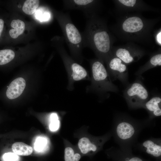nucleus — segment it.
<instances>
[{
  "label": "nucleus",
  "instance_id": "f257e3e1",
  "mask_svg": "<svg viewBox=\"0 0 161 161\" xmlns=\"http://www.w3.org/2000/svg\"><path fill=\"white\" fill-rule=\"evenodd\" d=\"M87 18L85 29L82 34L84 47L90 48L98 59L106 64L113 56L114 38L106 22L97 14Z\"/></svg>",
  "mask_w": 161,
  "mask_h": 161
},
{
  "label": "nucleus",
  "instance_id": "f03ea898",
  "mask_svg": "<svg viewBox=\"0 0 161 161\" xmlns=\"http://www.w3.org/2000/svg\"><path fill=\"white\" fill-rule=\"evenodd\" d=\"M155 20L144 18L137 13L123 14L112 27L114 32L122 40L130 42H148Z\"/></svg>",
  "mask_w": 161,
  "mask_h": 161
},
{
  "label": "nucleus",
  "instance_id": "7ed1b4c3",
  "mask_svg": "<svg viewBox=\"0 0 161 161\" xmlns=\"http://www.w3.org/2000/svg\"><path fill=\"white\" fill-rule=\"evenodd\" d=\"M59 21L66 42L70 51L71 57L79 64L83 61L82 52L84 47L82 34L72 22L68 14L61 13Z\"/></svg>",
  "mask_w": 161,
  "mask_h": 161
},
{
  "label": "nucleus",
  "instance_id": "20e7f679",
  "mask_svg": "<svg viewBox=\"0 0 161 161\" xmlns=\"http://www.w3.org/2000/svg\"><path fill=\"white\" fill-rule=\"evenodd\" d=\"M90 64L92 72L91 83L87 87L86 90L99 94L109 92H117V88L112 83L104 63L97 59L92 60Z\"/></svg>",
  "mask_w": 161,
  "mask_h": 161
},
{
  "label": "nucleus",
  "instance_id": "39448f33",
  "mask_svg": "<svg viewBox=\"0 0 161 161\" xmlns=\"http://www.w3.org/2000/svg\"><path fill=\"white\" fill-rule=\"evenodd\" d=\"M60 52L63 63L67 73L68 83L67 89L69 91L74 89V84L77 81L90 80L87 70L75 60L67 53L64 44H61Z\"/></svg>",
  "mask_w": 161,
  "mask_h": 161
},
{
  "label": "nucleus",
  "instance_id": "423d86ee",
  "mask_svg": "<svg viewBox=\"0 0 161 161\" xmlns=\"http://www.w3.org/2000/svg\"><path fill=\"white\" fill-rule=\"evenodd\" d=\"M124 97L131 107L144 106L149 98V94L141 83L136 81L129 85L125 90Z\"/></svg>",
  "mask_w": 161,
  "mask_h": 161
},
{
  "label": "nucleus",
  "instance_id": "0eeeda50",
  "mask_svg": "<svg viewBox=\"0 0 161 161\" xmlns=\"http://www.w3.org/2000/svg\"><path fill=\"white\" fill-rule=\"evenodd\" d=\"M134 44L130 43L115 48L113 47V56L120 58L126 64L138 61L145 54V52Z\"/></svg>",
  "mask_w": 161,
  "mask_h": 161
},
{
  "label": "nucleus",
  "instance_id": "6e6552de",
  "mask_svg": "<svg viewBox=\"0 0 161 161\" xmlns=\"http://www.w3.org/2000/svg\"><path fill=\"white\" fill-rule=\"evenodd\" d=\"M63 2L66 9L82 11L87 18L97 14L100 6V1L97 0H64Z\"/></svg>",
  "mask_w": 161,
  "mask_h": 161
},
{
  "label": "nucleus",
  "instance_id": "1a4fd4ad",
  "mask_svg": "<svg viewBox=\"0 0 161 161\" xmlns=\"http://www.w3.org/2000/svg\"><path fill=\"white\" fill-rule=\"evenodd\" d=\"M106 64V69L111 80L112 78L113 80L117 79L124 83L127 82L128 73L127 66L121 59L113 56Z\"/></svg>",
  "mask_w": 161,
  "mask_h": 161
},
{
  "label": "nucleus",
  "instance_id": "9d476101",
  "mask_svg": "<svg viewBox=\"0 0 161 161\" xmlns=\"http://www.w3.org/2000/svg\"><path fill=\"white\" fill-rule=\"evenodd\" d=\"M114 2L116 10L121 15L130 12L152 10L150 6L140 0H115Z\"/></svg>",
  "mask_w": 161,
  "mask_h": 161
},
{
  "label": "nucleus",
  "instance_id": "9b49d317",
  "mask_svg": "<svg viewBox=\"0 0 161 161\" xmlns=\"http://www.w3.org/2000/svg\"><path fill=\"white\" fill-rule=\"evenodd\" d=\"M26 86L24 79L18 78L13 80L8 87L6 92L7 97L13 99L19 97L22 93Z\"/></svg>",
  "mask_w": 161,
  "mask_h": 161
},
{
  "label": "nucleus",
  "instance_id": "f8f14e48",
  "mask_svg": "<svg viewBox=\"0 0 161 161\" xmlns=\"http://www.w3.org/2000/svg\"><path fill=\"white\" fill-rule=\"evenodd\" d=\"M133 126L126 122L120 123L117 125L116 132L118 137L123 140H127L131 137L135 133Z\"/></svg>",
  "mask_w": 161,
  "mask_h": 161
},
{
  "label": "nucleus",
  "instance_id": "ddd939ff",
  "mask_svg": "<svg viewBox=\"0 0 161 161\" xmlns=\"http://www.w3.org/2000/svg\"><path fill=\"white\" fill-rule=\"evenodd\" d=\"M161 98L159 96H155L148 100L143 106L155 117L161 115Z\"/></svg>",
  "mask_w": 161,
  "mask_h": 161
},
{
  "label": "nucleus",
  "instance_id": "4468645a",
  "mask_svg": "<svg viewBox=\"0 0 161 161\" xmlns=\"http://www.w3.org/2000/svg\"><path fill=\"white\" fill-rule=\"evenodd\" d=\"M161 65V54L158 53L153 55L148 62L139 69L136 73V74L140 75L149 69Z\"/></svg>",
  "mask_w": 161,
  "mask_h": 161
},
{
  "label": "nucleus",
  "instance_id": "2eb2a0df",
  "mask_svg": "<svg viewBox=\"0 0 161 161\" xmlns=\"http://www.w3.org/2000/svg\"><path fill=\"white\" fill-rule=\"evenodd\" d=\"M12 149L14 153L21 156L29 155L33 151L32 148L31 146L22 142L14 143L12 145Z\"/></svg>",
  "mask_w": 161,
  "mask_h": 161
},
{
  "label": "nucleus",
  "instance_id": "dca6fc26",
  "mask_svg": "<svg viewBox=\"0 0 161 161\" xmlns=\"http://www.w3.org/2000/svg\"><path fill=\"white\" fill-rule=\"evenodd\" d=\"M11 26L13 29H11L9 31L10 36L13 38H17L22 34L25 28V24L22 21L19 20H13L12 21Z\"/></svg>",
  "mask_w": 161,
  "mask_h": 161
},
{
  "label": "nucleus",
  "instance_id": "f3484780",
  "mask_svg": "<svg viewBox=\"0 0 161 161\" xmlns=\"http://www.w3.org/2000/svg\"><path fill=\"white\" fill-rule=\"evenodd\" d=\"M143 145L146 149V152L156 157L161 155V146L160 144L151 140H147L144 142Z\"/></svg>",
  "mask_w": 161,
  "mask_h": 161
},
{
  "label": "nucleus",
  "instance_id": "a211bd4d",
  "mask_svg": "<svg viewBox=\"0 0 161 161\" xmlns=\"http://www.w3.org/2000/svg\"><path fill=\"white\" fill-rule=\"evenodd\" d=\"M78 146L81 152L86 154L90 151H95L97 150L96 145L92 143L87 138L84 137L79 141Z\"/></svg>",
  "mask_w": 161,
  "mask_h": 161
},
{
  "label": "nucleus",
  "instance_id": "6ab92c4d",
  "mask_svg": "<svg viewBox=\"0 0 161 161\" xmlns=\"http://www.w3.org/2000/svg\"><path fill=\"white\" fill-rule=\"evenodd\" d=\"M39 3L38 0H26L23 6L22 10L25 14L32 15L35 12Z\"/></svg>",
  "mask_w": 161,
  "mask_h": 161
},
{
  "label": "nucleus",
  "instance_id": "aec40b11",
  "mask_svg": "<svg viewBox=\"0 0 161 161\" xmlns=\"http://www.w3.org/2000/svg\"><path fill=\"white\" fill-rule=\"evenodd\" d=\"M15 55L14 51L10 49L0 50V65H3L11 61Z\"/></svg>",
  "mask_w": 161,
  "mask_h": 161
},
{
  "label": "nucleus",
  "instance_id": "412c9836",
  "mask_svg": "<svg viewBox=\"0 0 161 161\" xmlns=\"http://www.w3.org/2000/svg\"><path fill=\"white\" fill-rule=\"evenodd\" d=\"M80 158V154L78 153L75 154L74 151L72 148L67 147L65 148V161H79Z\"/></svg>",
  "mask_w": 161,
  "mask_h": 161
},
{
  "label": "nucleus",
  "instance_id": "4be33fe9",
  "mask_svg": "<svg viewBox=\"0 0 161 161\" xmlns=\"http://www.w3.org/2000/svg\"><path fill=\"white\" fill-rule=\"evenodd\" d=\"M50 123L49 125V129L52 131L57 130L60 126V121L56 113H52L50 115Z\"/></svg>",
  "mask_w": 161,
  "mask_h": 161
},
{
  "label": "nucleus",
  "instance_id": "5701e85b",
  "mask_svg": "<svg viewBox=\"0 0 161 161\" xmlns=\"http://www.w3.org/2000/svg\"><path fill=\"white\" fill-rule=\"evenodd\" d=\"M35 16L41 21H46L50 17L49 12L43 8H39L35 12Z\"/></svg>",
  "mask_w": 161,
  "mask_h": 161
},
{
  "label": "nucleus",
  "instance_id": "b1692460",
  "mask_svg": "<svg viewBox=\"0 0 161 161\" xmlns=\"http://www.w3.org/2000/svg\"><path fill=\"white\" fill-rule=\"evenodd\" d=\"M46 140L44 138H38L35 142V149L37 151H42L44 148L46 144Z\"/></svg>",
  "mask_w": 161,
  "mask_h": 161
},
{
  "label": "nucleus",
  "instance_id": "393cba45",
  "mask_svg": "<svg viewBox=\"0 0 161 161\" xmlns=\"http://www.w3.org/2000/svg\"><path fill=\"white\" fill-rule=\"evenodd\" d=\"M2 158L4 161H18V156L15 153L9 152L5 153Z\"/></svg>",
  "mask_w": 161,
  "mask_h": 161
},
{
  "label": "nucleus",
  "instance_id": "a878e982",
  "mask_svg": "<svg viewBox=\"0 0 161 161\" xmlns=\"http://www.w3.org/2000/svg\"><path fill=\"white\" fill-rule=\"evenodd\" d=\"M155 39L157 44L160 46L161 45V30H160L157 33Z\"/></svg>",
  "mask_w": 161,
  "mask_h": 161
},
{
  "label": "nucleus",
  "instance_id": "bb28decb",
  "mask_svg": "<svg viewBox=\"0 0 161 161\" xmlns=\"http://www.w3.org/2000/svg\"><path fill=\"white\" fill-rule=\"evenodd\" d=\"M4 25V21L3 20L1 19H0V36L3 29Z\"/></svg>",
  "mask_w": 161,
  "mask_h": 161
},
{
  "label": "nucleus",
  "instance_id": "cd10ccee",
  "mask_svg": "<svg viewBox=\"0 0 161 161\" xmlns=\"http://www.w3.org/2000/svg\"><path fill=\"white\" fill-rule=\"evenodd\" d=\"M129 161H143L140 158L137 157H134L131 158Z\"/></svg>",
  "mask_w": 161,
  "mask_h": 161
}]
</instances>
